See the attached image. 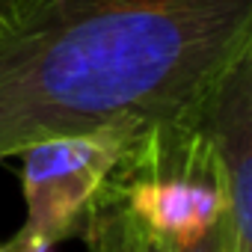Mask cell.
Here are the masks:
<instances>
[{
    "label": "cell",
    "instance_id": "obj_1",
    "mask_svg": "<svg viewBox=\"0 0 252 252\" xmlns=\"http://www.w3.org/2000/svg\"><path fill=\"white\" fill-rule=\"evenodd\" d=\"M249 48L252 0H39L0 36V160L122 119H202Z\"/></svg>",
    "mask_w": 252,
    "mask_h": 252
},
{
    "label": "cell",
    "instance_id": "obj_2",
    "mask_svg": "<svg viewBox=\"0 0 252 252\" xmlns=\"http://www.w3.org/2000/svg\"><path fill=\"white\" fill-rule=\"evenodd\" d=\"M155 125L122 119L113 125L51 137L27 146L21 158V181L27 220L3 249L33 240L63 243L80 237L92 211L116 184L131 181V160Z\"/></svg>",
    "mask_w": 252,
    "mask_h": 252
},
{
    "label": "cell",
    "instance_id": "obj_3",
    "mask_svg": "<svg viewBox=\"0 0 252 252\" xmlns=\"http://www.w3.org/2000/svg\"><path fill=\"white\" fill-rule=\"evenodd\" d=\"M202 131L225 196L231 252H252V48L222 74L205 107Z\"/></svg>",
    "mask_w": 252,
    "mask_h": 252
},
{
    "label": "cell",
    "instance_id": "obj_4",
    "mask_svg": "<svg viewBox=\"0 0 252 252\" xmlns=\"http://www.w3.org/2000/svg\"><path fill=\"white\" fill-rule=\"evenodd\" d=\"M89 228L98 231L104 252H166V243L140 222L125 202V184H116L107 199L92 211Z\"/></svg>",
    "mask_w": 252,
    "mask_h": 252
},
{
    "label": "cell",
    "instance_id": "obj_5",
    "mask_svg": "<svg viewBox=\"0 0 252 252\" xmlns=\"http://www.w3.org/2000/svg\"><path fill=\"white\" fill-rule=\"evenodd\" d=\"M166 252H231V228H228V217L222 214L199 240L193 243H166Z\"/></svg>",
    "mask_w": 252,
    "mask_h": 252
},
{
    "label": "cell",
    "instance_id": "obj_6",
    "mask_svg": "<svg viewBox=\"0 0 252 252\" xmlns=\"http://www.w3.org/2000/svg\"><path fill=\"white\" fill-rule=\"evenodd\" d=\"M36 6L39 0H0V36L9 33L15 24H21Z\"/></svg>",
    "mask_w": 252,
    "mask_h": 252
},
{
    "label": "cell",
    "instance_id": "obj_7",
    "mask_svg": "<svg viewBox=\"0 0 252 252\" xmlns=\"http://www.w3.org/2000/svg\"><path fill=\"white\" fill-rule=\"evenodd\" d=\"M83 240H86V252H104V243H101V237H98V231L95 228H83V234H80Z\"/></svg>",
    "mask_w": 252,
    "mask_h": 252
},
{
    "label": "cell",
    "instance_id": "obj_8",
    "mask_svg": "<svg viewBox=\"0 0 252 252\" xmlns=\"http://www.w3.org/2000/svg\"><path fill=\"white\" fill-rule=\"evenodd\" d=\"M3 252H54V246L51 243H42V240H33V243L15 246V249H3Z\"/></svg>",
    "mask_w": 252,
    "mask_h": 252
},
{
    "label": "cell",
    "instance_id": "obj_9",
    "mask_svg": "<svg viewBox=\"0 0 252 252\" xmlns=\"http://www.w3.org/2000/svg\"><path fill=\"white\" fill-rule=\"evenodd\" d=\"M0 252H3V246H0Z\"/></svg>",
    "mask_w": 252,
    "mask_h": 252
}]
</instances>
